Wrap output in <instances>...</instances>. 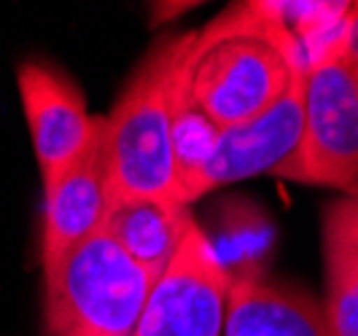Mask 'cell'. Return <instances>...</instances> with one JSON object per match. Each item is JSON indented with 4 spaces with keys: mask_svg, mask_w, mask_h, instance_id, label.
<instances>
[{
    "mask_svg": "<svg viewBox=\"0 0 358 336\" xmlns=\"http://www.w3.org/2000/svg\"><path fill=\"white\" fill-rule=\"evenodd\" d=\"M305 73L307 68L296 73L286 92L259 116L221 129L213 156L194 183L192 202L221 186L275 173L294 156L305 119Z\"/></svg>",
    "mask_w": 358,
    "mask_h": 336,
    "instance_id": "obj_6",
    "label": "cell"
},
{
    "mask_svg": "<svg viewBox=\"0 0 358 336\" xmlns=\"http://www.w3.org/2000/svg\"><path fill=\"white\" fill-rule=\"evenodd\" d=\"M17 84L33 135V151L46 183L84 151L97 116H90L81 89L52 65L36 59L19 65Z\"/></svg>",
    "mask_w": 358,
    "mask_h": 336,
    "instance_id": "obj_7",
    "label": "cell"
},
{
    "mask_svg": "<svg viewBox=\"0 0 358 336\" xmlns=\"http://www.w3.org/2000/svg\"><path fill=\"white\" fill-rule=\"evenodd\" d=\"M229 272L205 231L192 224L173 261L151 285L132 336H221Z\"/></svg>",
    "mask_w": 358,
    "mask_h": 336,
    "instance_id": "obj_5",
    "label": "cell"
},
{
    "mask_svg": "<svg viewBox=\"0 0 358 336\" xmlns=\"http://www.w3.org/2000/svg\"><path fill=\"white\" fill-rule=\"evenodd\" d=\"M46 336H132L151 280L106 231L43 269Z\"/></svg>",
    "mask_w": 358,
    "mask_h": 336,
    "instance_id": "obj_3",
    "label": "cell"
},
{
    "mask_svg": "<svg viewBox=\"0 0 358 336\" xmlns=\"http://www.w3.org/2000/svg\"><path fill=\"white\" fill-rule=\"evenodd\" d=\"M224 336H331L323 304L291 288L243 272L229 275Z\"/></svg>",
    "mask_w": 358,
    "mask_h": 336,
    "instance_id": "obj_9",
    "label": "cell"
},
{
    "mask_svg": "<svg viewBox=\"0 0 358 336\" xmlns=\"http://www.w3.org/2000/svg\"><path fill=\"white\" fill-rule=\"evenodd\" d=\"M192 224L189 207L170 196H124L108 202L103 231L157 283Z\"/></svg>",
    "mask_w": 358,
    "mask_h": 336,
    "instance_id": "obj_10",
    "label": "cell"
},
{
    "mask_svg": "<svg viewBox=\"0 0 358 336\" xmlns=\"http://www.w3.org/2000/svg\"><path fill=\"white\" fill-rule=\"evenodd\" d=\"M189 33L167 36L148 52L103 116L108 202L124 196H173V87Z\"/></svg>",
    "mask_w": 358,
    "mask_h": 336,
    "instance_id": "obj_2",
    "label": "cell"
},
{
    "mask_svg": "<svg viewBox=\"0 0 358 336\" xmlns=\"http://www.w3.org/2000/svg\"><path fill=\"white\" fill-rule=\"evenodd\" d=\"M108 207V164L103 145V116L84 151L59 173L43 183V269L57 264L76 245L87 242L103 229Z\"/></svg>",
    "mask_w": 358,
    "mask_h": 336,
    "instance_id": "obj_8",
    "label": "cell"
},
{
    "mask_svg": "<svg viewBox=\"0 0 358 336\" xmlns=\"http://www.w3.org/2000/svg\"><path fill=\"white\" fill-rule=\"evenodd\" d=\"M345 54H348L358 78V3H350L348 22H345Z\"/></svg>",
    "mask_w": 358,
    "mask_h": 336,
    "instance_id": "obj_12",
    "label": "cell"
},
{
    "mask_svg": "<svg viewBox=\"0 0 358 336\" xmlns=\"http://www.w3.org/2000/svg\"><path fill=\"white\" fill-rule=\"evenodd\" d=\"M272 175L358 194V78L345 38L307 62L299 145Z\"/></svg>",
    "mask_w": 358,
    "mask_h": 336,
    "instance_id": "obj_4",
    "label": "cell"
},
{
    "mask_svg": "<svg viewBox=\"0 0 358 336\" xmlns=\"http://www.w3.org/2000/svg\"><path fill=\"white\" fill-rule=\"evenodd\" d=\"M326 299L331 336H358V194L326 205L321 218Z\"/></svg>",
    "mask_w": 358,
    "mask_h": 336,
    "instance_id": "obj_11",
    "label": "cell"
},
{
    "mask_svg": "<svg viewBox=\"0 0 358 336\" xmlns=\"http://www.w3.org/2000/svg\"><path fill=\"white\" fill-rule=\"evenodd\" d=\"M305 68L299 41L272 3H234L189 33L176 89L227 129L259 116Z\"/></svg>",
    "mask_w": 358,
    "mask_h": 336,
    "instance_id": "obj_1",
    "label": "cell"
}]
</instances>
